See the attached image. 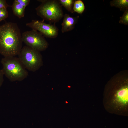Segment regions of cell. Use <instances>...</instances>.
Here are the masks:
<instances>
[{"instance_id": "7", "label": "cell", "mask_w": 128, "mask_h": 128, "mask_svg": "<svg viewBox=\"0 0 128 128\" xmlns=\"http://www.w3.org/2000/svg\"><path fill=\"white\" fill-rule=\"evenodd\" d=\"M63 17V21L61 24V30L63 33L71 31L74 29L79 16L73 17L69 14H65Z\"/></svg>"}, {"instance_id": "6", "label": "cell", "mask_w": 128, "mask_h": 128, "mask_svg": "<svg viewBox=\"0 0 128 128\" xmlns=\"http://www.w3.org/2000/svg\"><path fill=\"white\" fill-rule=\"evenodd\" d=\"M26 26L41 33L43 36L50 38L56 37L59 30L55 24H48L37 20H33L26 24Z\"/></svg>"}, {"instance_id": "13", "label": "cell", "mask_w": 128, "mask_h": 128, "mask_svg": "<svg viewBox=\"0 0 128 128\" xmlns=\"http://www.w3.org/2000/svg\"><path fill=\"white\" fill-rule=\"evenodd\" d=\"M9 15L7 9L3 8L0 9V22L6 18Z\"/></svg>"}, {"instance_id": "11", "label": "cell", "mask_w": 128, "mask_h": 128, "mask_svg": "<svg viewBox=\"0 0 128 128\" xmlns=\"http://www.w3.org/2000/svg\"><path fill=\"white\" fill-rule=\"evenodd\" d=\"M85 6L83 2L81 0H75L73 7L74 12L81 14L84 11Z\"/></svg>"}, {"instance_id": "8", "label": "cell", "mask_w": 128, "mask_h": 128, "mask_svg": "<svg viewBox=\"0 0 128 128\" xmlns=\"http://www.w3.org/2000/svg\"><path fill=\"white\" fill-rule=\"evenodd\" d=\"M14 14L19 18L24 17L25 8L22 5L15 0L12 6Z\"/></svg>"}, {"instance_id": "5", "label": "cell", "mask_w": 128, "mask_h": 128, "mask_svg": "<svg viewBox=\"0 0 128 128\" xmlns=\"http://www.w3.org/2000/svg\"><path fill=\"white\" fill-rule=\"evenodd\" d=\"M23 42L32 49L41 52L45 50L49 44L40 32L33 29L23 32L22 35Z\"/></svg>"}, {"instance_id": "2", "label": "cell", "mask_w": 128, "mask_h": 128, "mask_svg": "<svg viewBox=\"0 0 128 128\" xmlns=\"http://www.w3.org/2000/svg\"><path fill=\"white\" fill-rule=\"evenodd\" d=\"M1 62L4 75L10 81H22L28 76L27 69L18 57H4L1 59Z\"/></svg>"}, {"instance_id": "16", "label": "cell", "mask_w": 128, "mask_h": 128, "mask_svg": "<svg viewBox=\"0 0 128 128\" xmlns=\"http://www.w3.org/2000/svg\"><path fill=\"white\" fill-rule=\"evenodd\" d=\"M4 75L2 69H0V87L2 86L4 81Z\"/></svg>"}, {"instance_id": "3", "label": "cell", "mask_w": 128, "mask_h": 128, "mask_svg": "<svg viewBox=\"0 0 128 128\" xmlns=\"http://www.w3.org/2000/svg\"><path fill=\"white\" fill-rule=\"evenodd\" d=\"M41 4L36 8L37 14L50 23H55L64 17L61 5L58 0H38Z\"/></svg>"}, {"instance_id": "17", "label": "cell", "mask_w": 128, "mask_h": 128, "mask_svg": "<svg viewBox=\"0 0 128 128\" xmlns=\"http://www.w3.org/2000/svg\"></svg>"}, {"instance_id": "10", "label": "cell", "mask_w": 128, "mask_h": 128, "mask_svg": "<svg viewBox=\"0 0 128 128\" xmlns=\"http://www.w3.org/2000/svg\"><path fill=\"white\" fill-rule=\"evenodd\" d=\"M58 1L61 6H64L68 11L72 13L74 12L73 7L75 0H59Z\"/></svg>"}, {"instance_id": "9", "label": "cell", "mask_w": 128, "mask_h": 128, "mask_svg": "<svg viewBox=\"0 0 128 128\" xmlns=\"http://www.w3.org/2000/svg\"><path fill=\"white\" fill-rule=\"evenodd\" d=\"M110 5L111 6L118 8L124 12L128 10V0H113L110 2Z\"/></svg>"}, {"instance_id": "15", "label": "cell", "mask_w": 128, "mask_h": 128, "mask_svg": "<svg viewBox=\"0 0 128 128\" xmlns=\"http://www.w3.org/2000/svg\"><path fill=\"white\" fill-rule=\"evenodd\" d=\"M9 6L7 4L6 0H0V9L6 8Z\"/></svg>"}, {"instance_id": "1", "label": "cell", "mask_w": 128, "mask_h": 128, "mask_svg": "<svg viewBox=\"0 0 128 128\" xmlns=\"http://www.w3.org/2000/svg\"><path fill=\"white\" fill-rule=\"evenodd\" d=\"M23 42L16 23L8 22L0 25V54L4 57L18 55Z\"/></svg>"}, {"instance_id": "12", "label": "cell", "mask_w": 128, "mask_h": 128, "mask_svg": "<svg viewBox=\"0 0 128 128\" xmlns=\"http://www.w3.org/2000/svg\"><path fill=\"white\" fill-rule=\"evenodd\" d=\"M119 22L120 23L125 25H128V10L124 13L122 16L120 18Z\"/></svg>"}, {"instance_id": "4", "label": "cell", "mask_w": 128, "mask_h": 128, "mask_svg": "<svg viewBox=\"0 0 128 128\" xmlns=\"http://www.w3.org/2000/svg\"><path fill=\"white\" fill-rule=\"evenodd\" d=\"M18 55L25 68L30 71L35 72L43 65L42 57L40 52L27 46L22 47Z\"/></svg>"}, {"instance_id": "14", "label": "cell", "mask_w": 128, "mask_h": 128, "mask_svg": "<svg viewBox=\"0 0 128 128\" xmlns=\"http://www.w3.org/2000/svg\"><path fill=\"white\" fill-rule=\"evenodd\" d=\"M15 0L22 5L25 8L28 5L30 2V0Z\"/></svg>"}]
</instances>
